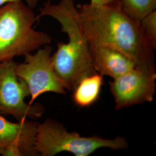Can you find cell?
Wrapping results in <instances>:
<instances>
[{
  "label": "cell",
  "instance_id": "4",
  "mask_svg": "<svg viewBox=\"0 0 156 156\" xmlns=\"http://www.w3.org/2000/svg\"><path fill=\"white\" fill-rule=\"evenodd\" d=\"M35 147L39 156H54L63 151L75 156H89L102 147L124 150L128 148V143L125 138L120 136L113 139L95 135L82 136L76 132L68 131L62 123L47 119L38 125Z\"/></svg>",
  "mask_w": 156,
  "mask_h": 156
},
{
  "label": "cell",
  "instance_id": "2",
  "mask_svg": "<svg viewBox=\"0 0 156 156\" xmlns=\"http://www.w3.org/2000/svg\"><path fill=\"white\" fill-rule=\"evenodd\" d=\"M39 13V17L48 16L56 19L61 31L68 37V42L57 43L51 62L66 90L73 91L82 79L97 73L75 0H60L57 4L48 0L40 8Z\"/></svg>",
  "mask_w": 156,
  "mask_h": 156
},
{
  "label": "cell",
  "instance_id": "7",
  "mask_svg": "<svg viewBox=\"0 0 156 156\" xmlns=\"http://www.w3.org/2000/svg\"><path fill=\"white\" fill-rule=\"evenodd\" d=\"M156 73H149L137 68L113 79L109 82L115 99V109L151 102L156 93Z\"/></svg>",
  "mask_w": 156,
  "mask_h": 156
},
{
  "label": "cell",
  "instance_id": "9",
  "mask_svg": "<svg viewBox=\"0 0 156 156\" xmlns=\"http://www.w3.org/2000/svg\"><path fill=\"white\" fill-rule=\"evenodd\" d=\"M95 71L115 79L136 68L129 57L114 49L89 44Z\"/></svg>",
  "mask_w": 156,
  "mask_h": 156
},
{
  "label": "cell",
  "instance_id": "5",
  "mask_svg": "<svg viewBox=\"0 0 156 156\" xmlns=\"http://www.w3.org/2000/svg\"><path fill=\"white\" fill-rule=\"evenodd\" d=\"M52 50L50 45H45L33 55L29 53L24 56L23 63L16 62L15 66L16 75L28 86L31 97L30 104L40 95L47 92L67 94V90L53 66Z\"/></svg>",
  "mask_w": 156,
  "mask_h": 156
},
{
  "label": "cell",
  "instance_id": "10",
  "mask_svg": "<svg viewBox=\"0 0 156 156\" xmlns=\"http://www.w3.org/2000/svg\"><path fill=\"white\" fill-rule=\"evenodd\" d=\"M104 76L96 73L82 79L73 90L74 103L80 108L92 105L100 98Z\"/></svg>",
  "mask_w": 156,
  "mask_h": 156
},
{
  "label": "cell",
  "instance_id": "1",
  "mask_svg": "<svg viewBox=\"0 0 156 156\" xmlns=\"http://www.w3.org/2000/svg\"><path fill=\"white\" fill-rule=\"evenodd\" d=\"M76 7L89 44L118 50L129 57L137 68L156 73L154 49L145 37L140 21L125 13L120 0L102 5L84 4Z\"/></svg>",
  "mask_w": 156,
  "mask_h": 156
},
{
  "label": "cell",
  "instance_id": "8",
  "mask_svg": "<svg viewBox=\"0 0 156 156\" xmlns=\"http://www.w3.org/2000/svg\"><path fill=\"white\" fill-rule=\"evenodd\" d=\"M39 123L27 119L13 123L0 115V154L8 145L16 144L24 156H39L35 147Z\"/></svg>",
  "mask_w": 156,
  "mask_h": 156
},
{
  "label": "cell",
  "instance_id": "6",
  "mask_svg": "<svg viewBox=\"0 0 156 156\" xmlns=\"http://www.w3.org/2000/svg\"><path fill=\"white\" fill-rule=\"evenodd\" d=\"M16 62H0V115H11L17 122L27 118L36 120L45 113L39 103L30 104L24 100L30 96L28 86L14 71Z\"/></svg>",
  "mask_w": 156,
  "mask_h": 156
},
{
  "label": "cell",
  "instance_id": "14",
  "mask_svg": "<svg viewBox=\"0 0 156 156\" xmlns=\"http://www.w3.org/2000/svg\"><path fill=\"white\" fill-rule=\"evenodd\" d=\"M14 1H25L27 5L29 6L31 8L34 9L38 5L39 0H0V6L5 5L8 2Z\"/></svg>",
  "mask_w": 156,
  "mask_h": 156
},
{
  "label": "cell",
  "instance_id": "13",
  "mask_svg": "<svg viewBox=\"0 0 156 156\" xmlns=\"http://www.w3.org/2000/svg\"><path fill=\"white\" fill-rule=\"evenodd\" d=\"M2 156H24L22 151L19 145L11 144L5 147L1 152Z\"/></svg>",
  "mask_w": 156,
  "mask_h": 156
},
{
  "label": "cell",
  "instance_id": "3",
  "mask_svg": "<svg viewBox=\"0 0 156 156\" xmlns=\"http://www.w3.org/2000/svg\"><path fill=\"white\" fill-rule=\"evenodd\" d=\"M32 8L23 1L0 6V62L25 56L46 45L52 38L48 34L36 31L37 20Z\"/></svg>",
  "mask_w": 156,
  "mask_h": 156
},
{
  "label": "cell",
  "instance_id": "15",
  "mask_svg": "<svg viewBox=\"0 0 156 156\" xmlns=\"http://www.w3.org/2000/svg\"><path fill=\"white\" fill-rule=\"evenodd\" d=\"M113 1L114 0H90V4L92 5H102L109 3Z\"/></svg>",
  "mask_w": 156,
  "mask_h": 156
},
{
  "label": "cell",
  "instance_id": "12",
  "mask_svg": "<svg viewBox=\"0 0 156 156\" xmlns=\"http://www.w3.org/2000/svg\"><path fill=\"white\" fill-rule=\"evenodd\" d=\"M141 28L145 37L155 50L156 48V10L140 20Z\"/></svg>",
  "mask_w": 156,
  "mask_h": 156
},
{
  "label": "cell",
  "instance_id": "11",
  "mask_svg": "<svg viewBox=\"0 0 156 156\" xmlns=\"http://www.w3.org/2000/svg\"><path fill=\"white\" fill-rule=\"evenodd\" d=\"M120 2L125 13L139 21L156 10V0H120Z\"/></svg>",
  "mask_w": 156,
  "mask_h": 156
}]
</instances>
